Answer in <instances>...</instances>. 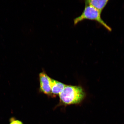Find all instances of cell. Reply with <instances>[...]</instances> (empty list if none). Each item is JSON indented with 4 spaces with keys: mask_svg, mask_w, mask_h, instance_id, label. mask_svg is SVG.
<instances>
[{
    "mask_svg": "<svg viewBox=\"0 0 124 124\" xmlns=\"http://www.w3.org/2000/svg\"><path fill=\"white\" fill-rule=\"evenodd\" d=\"M86 91L81 86L66 85L59 95V106L79 104L86 97Z\"/></svg>",
    "mask_w": 124,
    "mask_h": 124,
    "instance_id": "cell-1",
    "label": "cell"
},
{
    "mask_svg": "<svg viewBox=\"0 0 124 124\" xmlns=\"http://www.w3.org/2000/svg\"><path fill=\"white\" fill-rule=\"evenodd\" d=\"M85 5L84 10L81 14L74 19V25L84 20H92L97 22L107 30L111 31L112 30L111 28L102 19L101 15V13L92 6L89 5Z\"/></svg>",
    "mask_w": 124,
    "mask_h": 124,
    "instance_id": "cell-2",
    "label": "cell"
},
{
    "mask_svg": "<svg viewBox=\"0 0 124 124\" xmlns=\"http://www.w3.org/2000/svg\"><path fill=\"white\" fill-rule=\"evenodd\" d=\"M39 89L41 92L48 96L52 97L50 86L51 78L45 71L39 74Z\"/></svg>",
    "mask_w": 124,
    "mask_h": 124,
    "instance_id": "cell-3",
    "label": "cell"
},
{
    "mask_svg": "<svg viewBox=\"0 0 124 124\" xmlns=\"http://www.w3.org/2000/svg\"><path fill=\"white\" fill-rule=\"evenodd\" d=\"M50 86L53 97L59 95L62 92L66 85L61 82L51 78Z\"/></svg>",
    "mask_w": 124,
    "mask_h": 124,
    "instance_id": "cell-4",
    "label": "cell"
},
{
    "mask_svg": "<svg viewBox=\"0 0 124 124\" xmlns=\"http://www.w3.org/2000/svg\"><path fill=\"white\" fill-rule=\"evenodd\" d=\"M108 1V0H87L85 1V4L92 6L101 13Z\"/></svg>",
    "mask_w": 124,
    "mask_h": 124,
    "instance_id": "cell-5",
    "label": "cell"
},
{
    "mask_svg": "<svg viewBox=\"0 0 124 124\" xmlns=\"http://www.w3.org/2000/svg\"><path fill=\"white\" fill-rule=\"evenodd\" d=\"M10 122L9 124H23L21 121L16 120L13 118L10 119Z\"/></svg>",
    "mask_w": 124,
    "mask_h": 124,
    "instance_id": "cell-6",
    "label": "cell"
}]
</instances>
